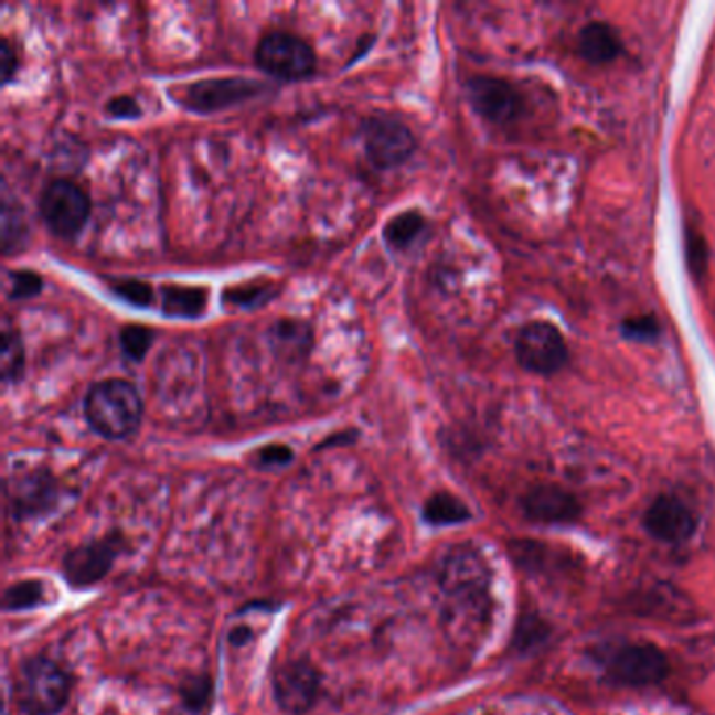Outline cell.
Listing matches in <instances>:
<instances>
[{
	"label": "cell",
	"mask_w": 715,
	"mask_h": 715,
	"mask_svg": "<svg viewBox=\"0 0 715 715\" xmlns=\"http://www.w3.org/2000/svg\"><path fill=\"white\" fill-rule=\"evenodd\" d=\"M684 244H686V260H689V267L696 277L707 271V260H709V253H707V244L703 239L701 232L696 230H691L686 227V237H684Z\"/></svg>",
	"instance_id": "obj_27"
},
{
	"label": "cell",
	"mask_w": 715,
	"mask_h": 715,
	"mask_svg": "<svg viewBox=\"0 0 715 715\" xmlns=\"http://www.w3.org/2000/svg\"><path fill=\"white\" fill-rule=\"evenodd\" d=\"M0 70H2V85L4 86L11 85L20 72L18 51L13 49V44L7 36L0 39Z\"/></svg>",
	"instance_id": "obj_30"
},
{
	"label": "cell",
	"mask_w": 715,
	"mask_h": 715,
	"mask_svg": "<svg viewBox=\"0 0 715 715\" xmlns=\"http://www.w3.org/2000/svg\"><path fill=\"white\" fill-rule=\"evenodd\" d=\"M598 661L610 682L626 686H651L668 677V657L652 644H607L598 652Z\"/></svg>",
	"instance_id": "obj_3"
},
{
	"label": "cell",
	"mask_w": 715,
	"mask_h": 715,
	"mask_svg": "<svg viewBox=\"0 0 715 715\" xmlns=\"http://www.w3.org/2000/svg\"><path fill=\"white\" fill-rule=\"evenodd\" d=\"M15 703L25 715L60 714L70 701L72 680L55 661L34 657L15 673Z\"/></svg>",
	"instance_id": "obj_2"
},
{
	"label": "cell",
	"mask_w": 715,
	"mask_h": 715,
	"mask_svg": "<svg viewBox=\"0 0 715 715\" xmlns=\"http://www.w3.org/2000/svg\"><path fill=\"white\" fill-rule=\"evenodd\" d=\"M39 209L46 230L60 239L72 242L85 230L90 200L81 185L67 179H55L44 188Z\"/></svg>",
	"instance_id": "obj_5"
},
{
	"label": "cell",
	"mask_w": 715,
	"mask_h": 715,
	"mask_svg": "<svg viewBox=\"0 0 715 715\" xmlns=\"http://www.w3.org/2000/svg\"><path fill=\"white\" fill-rule=\"evenodd\" d=\"M43 596V588L41 584H20L15 588L9 589L7 591V598H4V607L7 609H25V607H32L41 600Z\"/></svg>",
	"instance_id": "obj_28"
},
{
	"label": "cell",
	"mask_w": 715,
	"mask_h": 715,
	"mask_svg": "<svg viewBox=\"0 0 715 715\" xmlns=\"http://www.w3.org/2000/svg\"><path fill=\"white\" fill-rule=\"evenodd\" d=\"M526 516L537 523H570L579 516L581 505L573 493L554 484H540L523 498Z\"/></svg>",
	"instance_id": "obj_12"
},
{
	"label": "cell",
	"mask_w": 715,
	"mask_h": 715,
	"mask_svg": "<svg viewBox=\"0 0 715 715\" xmlns=\"http://www.w3.org/2000/svg\"><path fill=\"white\" fill-rule=\"evenodd\" d=\"M267 93V85L253 78H206L183 90V106L195 114H214Z\"/></svg>",
	"instance_id": "obj_8"
},
{
	"label": "cell",
	"mask_w": 715,
	"mask_h": 715,
	"mask_svg": "<svg viewBox=\"0 0 715 715\" xmlns=\"http://www.w3.org/2000/svg\"><path fill=\"white\" fill-rule=\"evenodd\" d=\"M106 111L109 116H114V118H139L143 114L139 102L132 99V97H128V95L111 97L107 102Z\"/></svg>",
	"instance_id": "obj_31"
},
{
	"label": "cell",
	"mask_w": 715,
	"mask_h": 715,
	"mask_svg": "<svg viewBox=\"0 0 715 715\" xmlns=\"http://www.w3.org/2000/svg\"><path fill=\"white\" fill-rule=\"evenodd\" d=\"M466 97L472 109L493 125H510L523 111V97L502 78L474 76L466 83Z\"/></svg>",
	"instance_id": "obj_9"
},
{
	"label": "cell",
	"mask_w": 715,
	"mask_h": 715,
	"mask_svg": "<svg viewBox=\"0 0 715 715\" xmlns=\"http://www.w3.org/2000/svg\"><path fill=\"white\" fill-rule=\"evenodd\" d=\"M120 349L130 361H143L153 344V330L146 326L130 323L120 330Z\"/></svg>",
	"instance_id": "obj_23"
},
{
	"label": "cell",
	"mask_w": 715,
	"mask_h": 715,
	"mask_svg": "<svg viewBox=\"0 0 715 715\" xmlns=\"http://www.w3.org/2000/svg\"><path fill=\"white\" fill-rule=\"evenodd\" d=\"M57 498V487L53 477L44 472H32L28 477H20L13 481L11 502L15 514H39L49 510Z\"/></svg>",
	"instance_id": "obj_15"
},
{
	"label": "cell",
	"mask_w": 715,
	"mask_h": 715,
	"mask_svg": "<svg viewBox=\"0 0 715 715\" xmlns=\"http://www.w3.org/2000/svg\"><path fill=\"white\" fill-rule=\"evenodd\" d=\"M424 519L433 525H458L470 519V510L449 493H437L424 505Z\"/></svg>",
	"instance_id": "obj_21"
},
{
	"label": "cell",
	"mask_w": 715,
	"mask_h": 715,
	"mask_svg": "<svg viewBox=\"0 0 715 715\" xmlns=\"http://www.w3.org/2000/svg\"><path fill=\"white\" fill-rule=\"evenodd\" d=\"M424 232H426V218L421 212H401L384 225V242L393 250H409Z\"/></svg>",
	"instance_id": "obj_19"
},
{
	"label": "cell",
	"mask_w": 715,
	"mask_h": 715,
	"mask_svg": "<svg viewBox=\"0 0 715 715\" xmlns=\"http://www.w3.org/2000/svg\"><path fill=\"white\" fill-rule=\"evenodd\" d=\"M25 370V349L20 332L4 323L2 330V346H0V376L4 384L18 382Z\"/></svg>",
	"instance_id": "obj_20"
},
{
	"label": "cell",
	"mask_w": 715,
	"mask_h": 715,
	"mask_svg": "<svg viewBox=\"0 0 715 715\" xmlns=\"http://www.w3.org/2000/svg\"><path fill=\"white\" fill-rule=\"evenodd\" d=\"M274 693L286 714H307L319 694V673L307 661H290L275 673Z\"/></svg>",
	"instance_id": "obj_10"
},
{
	"label": "cell",
	"mask_w": 715,
	"mask_h": 715,
	"mask_svg": "<svg viewBox=\"0 0 715 715\" xmlns=\"http://www.w3.org/2000/svg\"><path fill=\"white\" fill-rule=\"evenodd\" d=\"M114 558H116V547L109 546L106 542L76 547L64 558L65 577L81 588L93 586L106 577L107 570L114 565Z\"/></svg>",
	"instance_id": "obj_13"
},
{
	"label": "cell",
	"mask_w": 715,
	"mask_h": 715,
	"mask_svg": "<svg viewBox=\"0 0 715 715\" xmlns=\"http://www.w3.org/2000/svg\"><path fill=\"white\" fill-rule=\"evenodd\" d=\"M644 526L652 537L661 542L682 544L693 535L696 523H694L693 512L677 498L661 495L647 510Z\"/></svg>",
	"instance_id": "obj_11"
},
{
	"label": "cell",
	"mask_w": 715,
	"mask_h": 715,
	"mask_svg": "<svg viewBox=\"0 0 715 715\" xmlns=\"http://www.w3.org/2000/svg\"><path fill=\"white\" fill-rule=\"evenodd\" d=\"M111 292L127 300L137 309H148L153 305V288L141 279H111Z\"/></svg>",
	"instance_id": "obj_24"
},
{
	"label": "cell",
	"mask_w": 715,
	"mask_h": 715,
	"mask_svg": "<svg viewBox=\"0 0 715 715\" xmlns=\"http://www.w3.org/2000/svg\"><path fill=\"white\" fill-rule=\"evenodd\" d=\"M2 225H0V248L7 256L20 253L30 239V225L22 204L11 200L7 193L2 198Z\"/></svg>",
	"instance_id": "obj_18"
},
{
	"label": "cell",
	"mask_w": 715,
	"mask_h": 715,
	"mask_svg": "<svg viewBox=\"0 0 715 715\" xmlns=\"http://www.w3.org/2000/svg\"><path fill=\"white\" fill-rule=\"evenodd\" d=\"M514 353L521 367L537 376H554L565 370L568 349L561 330L547 321H531L519 332Z\"/></svg>",
	"instance_id": "obj_7"
},
{
	"label": "cell",
	"mask_w": 715,
	"mask_h": 715,
	"mask_svg": "<svg viewBox=\"0 0 715 715\" xmlns=\"http://www.w3.org/2000/svg\"><path fill=\"white\" fill-rule=\"evenodd\" d=\"M160 296H162V311L169 317L195 319L204 316L209 307V290L198 286L170 284L160 290Z\"/></svg>",
	"instance_id": "obj_17"
},
{
	"label": "cell",
	"mask_w": 715,
	"mask_h": 715,
	"mask_svg": "<svg viewBox=\"0 0 715 715\" xmlns=\"http://www.w3.org/2000/svg\"><path fill=\"white\" fill-rule=\"evenodd\" d=\"M85 416L97 435L109 441H120L137 433L143 418V399L128 380H102L86 393Z\"/></svg>",
	"instance_id": "obj_1"
},
{
	"label": "cell",
	"mask_w": 715,
	"mask_h": 715,
	"mask_svg": "<svg viewBox=\"0 0 715 715\" xmlns=\"http://www.w3.org/2000/svg\"><path fill=\"white\" fill-rule=\"evenodd\" d=\"M295 453L290 447L286 445H267L263 449L256 451L254 456V462L260 468H277V466H286V463L292 462Z\"/></svg>",
	"instance_id": "obj_29"
},
{
	"label": "cell",
	"mask_w": 715,
	"mask_h": 715,
	"mask_svg": "<svg viewBox=\"0 0 715 715\" xmlns=\"http://www.w3.org/2000/svg\"><path fill=\"white\" fill-rule=\"evenodd\" d=\"M621 51H623L621 36L610 23H588L579 34V55L588 64H610L621 55Z\"/></svg>",
	"instance_id": "obj_16"
},
{
	"label": "cell",
	"mask_w": 715,
	"mask_h": 715,
	"mask_svg": "<svg viewBox=\"0 0 715 715\" xmlns=\"http://www.w3.org/2000/svg\"><path fill=\"white\" fill-rule=\"evenodd\" d=\"M254 60L265 74L286 83L307 81L317 72L313 46L290 32L279 30L258 41Z\"/></svg>",
	"instance_id": "obj_4"
},
{
	"label": "cell",
	"mask_w": 715,
	"mask_h": 715,
	"mask_svg": "<svg viewBox=\"0 0 715 715\" xmlns=\"http://www.w3.org/2000/svg\"><path fill=\"white\" fill-rule=\"evenodd\" d=\"M279 292V286L274 281H254V284H242L225 290L223 300L227 307L235 309H256L267 305L274 296Z\"/></svg>",
	"instance_id": "obj_22"
},
{
	"label": "cell",
	"mask_w": 715,
	"mask_h": 715,
	"mask_svg": "<svg viewBox=\"0 0 715 715\" xmlns=\"http://www.w3.org/2000/svg\"><path fill=\"white\" fill-rule=\"evenodd\" d=\"M269 344L275 355L286 363H300L313 346V328L302 319H279L269 330Z\"/></svg>",
	"instance_id": "obj_14"
},
{
	"label": "cell",
	"mask_w": 715,
	"mask_h": 715,
	"mask_svg": "<svg viewBox=\"0 0 715 715\" xmlns=\"http://www.w3.org/2000/svg\"><path fill=\"white\" fill-rule=\"evenodd\" d=\"M9 279H11V284H9V298L11 300H30V298H36L43 292V277L36 271H28V269L11 271Z\"/></svg>",
	"instance_id": "obj_25"
},
{
	"label": "cell",
	"mask_w": 715,
	"mask_h": 715,
	"mask_svg": "<svg viewBox=\"0 0 715 715\" xmlns=\"http://www.w3.org/2000/svg\"><path fill=\"white\" fill-rule=\"evenodd\" d=\"M361 139L367 160L380 170L405 164L418 148L416 135L399 118L370 116L361 125Z\"/></svg>",
	"instance_id": "obj_6"
},
{
	"label": "cell",
	"mask_w": 715,
	"mask_h": 715,
	"mask_svg": "<svg viewBox=\"0 0 715 715\" xmlns=\"http://www.w3.org/2000/svg\"><path fill=\"white\" fill-rule=\"evenodd\" d=\"M621 334L633 342H657L661 337V326L654 317H631L621 326Z\"/></svg>",
	"instance_id": "obj_26"
}]
</instances>
